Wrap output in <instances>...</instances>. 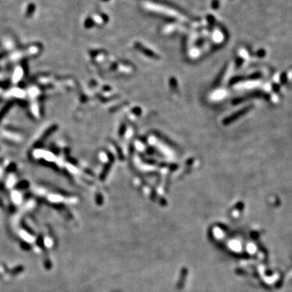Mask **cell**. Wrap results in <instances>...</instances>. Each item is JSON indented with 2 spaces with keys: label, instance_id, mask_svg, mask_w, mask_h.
<instances>
[{
  "label": "cell",
  "instance_id": "cell-1",
  "mask_svg": "<svg viewBox=\"0 0 292 292\" xmlns=\"http://www.w3.org/2000/svg\"><path fill=\"white\" fill-rule=\"evenodd\" d=\"M24 74V70L23 68L21 67H16L14 70V72H13V75H12V82H14L15 84L18 83L20 80L22 79V76H23Z\"/></svg>",
  "mask_w": 292,
  "mask_h": 292
},
{
  "label": "cell",
  "instance_id": "cell-2",
  "mask_svg": "<svg viewBox=\"0 0 292 292\" xmlns=\"http://www.w3.org/2000/svg\"><path fill=\"white\" fill-rule=\"evenodd\" d=\"M35 10H36V6H35V4H34V3H30V4H29V6H28L27 7L25 16L27 17L32 16L34 15Z\"/></svg>",
  "mask_w": 292,
  "mask_h": 292
},
{
  "label": "cell",
  "instance_id": "cell-3",
  "mask_svg": "<svg viewBox=\"0 0 292 292\" xmlns=\"http://www.w3.org/2000/svg\"><path fill=\"white\" fill-rule=\"evenodd\" d=\"M31 111L33 113V115H34L35 116H38V114H39V108L37 105H33L31 107Z\"/></svg>",
  "mask_w": 292,
  "mask_h": 292
}]
</instances>
